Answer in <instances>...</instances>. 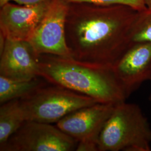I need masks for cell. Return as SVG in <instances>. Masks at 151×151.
<instances>
[{"mask_svg": "<svg viewBox=\"0 0 151 151\" xmlns=\"http://www.w3.org/2000/svg\"><path fill=\"white\" fill-rule=\"evenodd\" d=\"M137 13L123 5L68 4L65 32L72 57L91 64L112 67L133 44Z\"/></svg>", "mask_w": 151, "mask_h": 151, "instance_id": "obj_1", "label": "cell"}, {"mask_svg": "<svg viewBox=\"0 0 151 151\" xmlns=\"http://www.w3.org/2000/svg\"><path fill=\"white\" fill-rule=\"evenodd\" d=\"M38 76L49 83L91 97L98 103L116 105L128 98L112 67L87 63L72 57L40 55Z\"/></svg>", "mask_w": 151, "mask_h": 151, "instance_id": "obj_2", "label": "cell"}, {"mask_svg": "<svg viewBox=\"0 0 151 151\" xmlns=\"http://www.w3.org/2000/svg\"><path fill=\"white\" fill-rule=\"evenodd\" d=\"M151 151V128L140 107L115 105L98 139V151Z\"/></svg>", "mask_w": 151, "mask_h": 151, "instance_id": "obj_3", "label": "cell"}, {"mask_svg": "<svg viewBox=\"0 0 151 151\" xmlns=\"http://www.w3.org/2000/svg\"><path fill=\"white\" fill-rule=\"evenodd\" d=\"M27 120L52 124L70 113L97 103L62 86L48 84L20 99Z\"/></svg>", "mask_w": 151, "mask_h": 151, "instance_id": "obj_4", "label": "cell"}, {"mask_svg": "<svg viewBox=\"0 0 151 151\" xmlns=\"http://www.w3.org/2000/svg\"><path fill=\"white\" fill-rule=\"evenodd\" d=\"M78 141L51 124L27 120L11 135L1 151H76Z\"/></svg>", "mask_w": 151, "mask_h": 151, "instance_id": "obj_5", "label": "cell"}, {"mask_svg": "<svg viewBox=\"0 0 151 151\" xmlns=\"http://www.w3.org/2000/svg\"><path fill=\"white\" fill-rule=\"evenodd\" d=\"M68 4L65 0H51L42 20L28 41L35 53L72 57L65 32Z\"/></svg>", "mask_w": 151, "mask_h": 151, "instance_id": "obj_6", "label": "cell"}, {"mask_svg": "<svg viewBox=\"0 0 151 151\" xmlns=\"http://www.w3.org/2000/svg\"><path fill=\"white\" fill-rule=\"evenodd\" d=\"M127 97L151 76V43H133L112 66Z\"/></svg>", "mask_w": 151, "mask_h": 151, "instance_id": "obj_7", "label": "cell"}, {"mask_svg": "<svg viewBox=\"0 0 151 151\" xmlns=\"http://www.w3.org/2000/svg\"><path fill=\"white\" fill-rule=\"evenodd\" d=\"M115 105L97 103L74 111L60 119L56 126L76 140L98 142L103 127Z\"/></svg>", "mask_w": 151, "mask_h": 151, "instance_id": "obj_8", "label": "cell"}, {"mask_svg": "<svg viewBox=\"0 0 151 151\" xmlns=\"http://www.w3.org/2000/svg\"><path fill=\"white\" fill-rule=\"evenodd\" d=\"M50 1L30 6L11 2L1 6L0 32L6 39L28 42L45 15Z\"/></svg>", "mask_w": 151, "mask_h": 151, "instance_id": "obj_9", "label": "cell"}, {"mask_svg": "<svg viewBox=\"0 0 151 151\" xmlns=\"http://www.w3.org/2000/svg\"><path fill=\"white\" fill-rule=\"evenodd\" d=\"M0 56V76L20 80L39 76V55L29 42L6 39Z\"/></svg>", "mask_w": 151, "mask_h": 151, "instance_id": "obj_10", "label": "cell"}, {"mask_svg": "<svg viewBox=\"0 0 151 151\" xmlns=\"http://www.w3.org/2000/svg\"><path fill=\"white\" fill-rule=\"evenodd\" d=\"M48 83L40 76L31 80H20L0 76V104L27 97Z\"/></svg>", "mask_w": 151, "mask_h": 151, "instance_id": "obj_11", "label": "cell"}, {"mask_svg": "<svg viewBox=\"0 0 151 151\" xmlns=\"http://www.w3.org/2000/svg\"><path fill=\"white\" fill-rule=\"evenodd\" d=\"M26 121L20 99L1 104L0 146L6 143Z\"/></svg>", "mask_w": 151, "mask_h": 151, "instance_id": "obj_12", "label": "cell"}, {"mask_svg": "<svg viewBox=\"0 0 151 151\" xmlns=\"http://www.w3.org/2000/svg\"><path fill=\"white\" fill-rule=\"evenodd\" d=\"M132 43H151V10L146 9L137 11L134 22L132 36Z\"/></svg>", "mask_w": 151, "mask_h": 151, "instance_id": "obj_13", "label": "cell"}, {"mask_svg": "<svg viewBox=\"0 0 151 151\" xmlns=\"http://www.w3.org/2000/svg\"><path fill=\"white\" fill-rule=\"evenodd\" d=\"M68 4L89 3L97 5L109 6L123 5L128 6L137 11L147 9L144 0H65Z\"/></svg>", "mask_w": 151, "mask_h": 151, "instance_id": "obj_14", "label": "cell"}, {"mask_svg": "<svg viewBox=\"0 0 151 151\" xmlns=\"http://www.w3.org/2000/svg\"><path fill=\"white\" fill-rule=\"evenodd\" d=\"M76 151H98V142L92 140L78 141Z\"/></svg>", "mask_w": 151, "mask_h": 151, "instance_id": "obj_15", "label": "cell"}, {"mask_svg": "<svg viewBox=\"0 0 151 151\" xmlns=\"http://www.w3.org/2000/svg\"><path fill=\"white\" fill-rule=\"evenodd\" d=\"M47 1L49 0H0V6L1 7L5 5L6 4L11 2L12 1L15 2L17 4L20 5L30 6L37 5Z\"/></svg>", "mask_w": 151, "mask_h": 151, "instance_id": "obj_16", "label": "cell"}, {"mask_svg": "<svg viewBox=\"0 0 151 151\" xmlns=\"http://www.w3.org/2000/svg\"><path fill=\"white\" fill-rule=\"evenodd\" d=\"M144 2L147 8L151 10V0H144Z\"/></svg>", "mask_w": 151, "mask_h": 151, "instance_id": "obj_17", "label": "cell"}, {"mask_svg": "<svg viewBox=\"0 0 151 151\" xmlns=\"http://www.w3.org/2000/svg\"><path fill=\"white\" fill-rule=\"evenodd\" d=\"M150 81H151V77H150ZM149 100L151 101V92H150V96H149Z\"/></svg>", "mask_w": 151, "mask_h": 151, "instance_id": "obj_18", "label": "cell"}]
</instances>
